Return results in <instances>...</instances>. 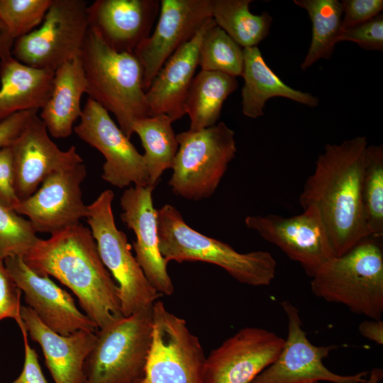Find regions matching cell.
Instances as JSON below:
<instances>
[{"instance_id":"1","label":"cell","mask_w":383,"mask_h":383,"mask_svg":"<svg viewBox=\"0 0 383 383\" xmlns=\"http://www.w3.org/2000/svg\"><path fill=\"white\" fill-rule=\"evenodd\" d=\"M367 145L364 136L326 144L299 195L303 209L313 205L319 211L335 256L370 237L362 200Z\"/></svg>"},{"instance_id":"2","label":"cell","mask_w":383,"mask_h":383,"mask_svg":"<svg viewBox=\"0 0 383 383\" xmlns=\"http://www.w3.org/2000/svg\"><path fill=\"white\" fill-rule=\"evenodd\" d=\"M23 259L38 274L52 276L71 289L98 329L123 317L118 284L102 262L90 229L81 223L39 238Z\"/></svg>"},{"instance_id":"3","label":"cell","mask_w":383,"mask_h":383,"mask_svg":"<svg viewBox=\"0 0 383 383\" xmlns=\"http://www.w3.org/2000/svg\"><path fill=\"white\" fill-rule=\"evenodd\" d=\"M79 57L87 80L86 94L111 112L118 127L131 138L133 123L148 116L140 61L133 52L112 50L90 28Z\"/></svg>"},{"instance_id":"4","label":"cell","mask_w":383,"mask_h":383,"mask_svg":"<svg viewBox=\"0 0 383 383\" xmlns=\"http://www.w3.org/2000/svg\"><path fill=\"white\" fill-rule=\"evenodd\" d=\"M157 222L160 250L167 263H211L223 269L238 282L252 287L268 286L274 279L277 262L270 252H239L228 243L191 228L171 204L157 209Z\"/></svg>"},{"instance_id":"5","label":"cell","mask_w":383,"mask_h":383,"mask_svg":"<svg viewBox=\"0 0 383 383\" xmlns=\"http://www.w3.org/2000/svg\"><path fill=\"white\" fill-rule=\"evenodd\" d=\"M382 238L367 237L346 253L323 264L311 277L313 294L343 304L356 314L381 319L383 313Z\"/></svg>"},{"instance_id":"6","label":"cell","mask_w":383,"mask_h":383,"mask_svg":"<svg viewBox=\"0 0 383 383\" xmlns=\"http://www.w3.org/2000/svg\"><path fill=\"white\" fill-rule=\"evenodd\" d=\"M152 333V306L98 329L84 362V383L143 381Z\"/></svg>"},{"instance_id":"7","label":"cell","mask_w":383,"mask_h":383,"mask_svg":"<svg viewBox=\"0 0 383 383\" xmlns=\"http://www.w3.org/2000/svg\"><path fill=\"white\" fill-rule=\"evenodd\" d=\"M114 194L103 191L87 206L86 221L104 266L116 279L124 317L152 306L161 296L145 277L131 251L126 234L115 223Z\"/></svg>"},{"instance_id":"8","label":"cell","mask_w":383,"mask_h":383,"mask_svg":"<svg viewBox=\"0 0 383 383\" xmlns=\"http://www.w3.org/2000/svg\"><path fill=\"white\" fill-rule=\"evenodd\" d=\"M179 148L169 181L172 191L189 200L211 197L237 152L235 132L223 122L177 135Z\"/></svg>"},{"instance_id":"9","label":"cell","mask_w":383,"mask_h":383,"mask_svg":"<svg viewBox=\"0 0 383 383\" xmlns=\"http://www.w3.org/2000/svg\"><path fill=\"white\" fill-rule=\"evenodd\" d=\"M87 8L84 0H52L40 26L15 40L12 56L54 72L79 57L89 28Z\"/></svg>"},{"instance_id":"10","label":"cell","mask_w":383,"mask_h":383,"mask_svg":"<svg viewBox=\"0 0 383 383\" xmlns=\"http://www.w3.org/2000/svg\"><path fill=\"white\" fill-rule=\"evenodd\" d=\"M206 358L198 337L186 321L156 301L143 383H205Z\"/></svg>"},{"instance_id":"11","label":"cell","mask_w":383,"mask_h":383,"mask_svg":"<svg viewBox=\"0 0 383 383\" xmlns=\"http://www.w3.org/2000/svg\"><path fill=\"white\" fill-rule=\"evenodd\" d=\"M74 132L104 156L102 179L120 189L150 186L145 160L109 113L89 98Z\"/></svg>"},{"instance_id":"12","label":"cell","mask_w":383,"mask_h":383,"mask_svg":"<svg viewBox=\"0 0 383 383\" xmlns=\"http://www.w3.org/2000/svg\"><path fill=\"white\" fill-rule=\"evenodd\" d=\"M281 306L287 318V336L276 360L251 383H367V372L342 375L331 372L323 360L334 345L317 346L310 342L303 329L299 310L289 301Z\"/></svg>"},{"instance_id":"13","label":"cell","mask_w":383,"mask_h":383,"mask_svg":"<svg viewBox=\"0 0 383 383\" xmlns=\"http://www.w3.org/2000/svg\"><path fill=\"white\" fill-rule=\"evenodd\" d=\"M245 224L298 262L311 278L335 256L320 212L313 205L290 217L248 216Z\"/></svg>"},{"instance_id":"14","label":"cell","mask_w":383,"mask_h":383,"mask_svg":"<svg viewBox=\"0 0 383 383\" xmlns=\"http://www.w3.org/2000/svg\"><path fill=\"white\" fill-rule=\"evenodd\" d=\"M212 0L160 1L154 31L133 52L143 67L145 91L169 57L212 18Z\"/></svg>"},{"instance_id":"15","label":"cell","mask_w":383,"mask_h":383,"mask_svg":"<svg viewBox=\"0 0 383 383\" xmlns=\"http://www.w3.org/2000/svg\"><path fill=\"white\" fill-rule=\"evenodd\" d=\"M86 176L83 162L57 171L31 196L20 201L15 211L27 217L36 233L52 235L77 225L87 214L81 189Z\"/></svg>"},{"instance_id":"16","label":"cell","mask_w":383,"mask_h":383,"mask_svg":"<svg viewBox=\"0 0 383 383\" xmlns=\"http://www.w3.org/2000/svg\"><path fill=\"white\" fill-rule=\"evenodd\" d=\"M284 339L262 328L245 327L206 358L205 383H251L277 357Z\"/></svg>"},{"instance_id":"17","label":"cell","mask_w":383,"mask_h":383,"mask_svg":"<svg viewBox=\"0 0 383 383\" xmlns=\"http://www.w3.org/2000/svg\"><path fill=\"white\" fill-rule=\"evenodd\" d=\"M10 147L14 189L20 201L31 196L52 174L83 162L74 146L67 150L57 147L38 113Z\"/></svg>"},{"instance_id":"18","label":"cell","mask_w":383,"mask_h":383,"mask_svg":"<svg viewBox=\"0 0 383 383\" xmlns=\"http://www.w3.org/2000/svg\"><path fill=\"white\" fill-rule=\"evenodd\" d=\"M11 277L24 295L25 302L54 332L63 335L80 330L96 331V325L77 307L72 296L49 277L32 270L21 256L4 261Z\"/></svg>"},{"instance_id":"19","label":"cell","mask_w":383,"mask_h":383,"mask_svg":"<svg viewBox=\"0 0 383 383\" xmlns=\"http://www.w3.org/2000/svg\"><path fill=\"white\" fill-rule=\"evenodd\" d=\"M153 189L151 186L126 189L120 199L121 219L135 234V257L145 277L159 294L170 296L174 288L160 250Z\"/></svg>"},{"instance_id":"20","label":"cell","mask_w":383,"mask_h":383,"mask_svg":"<svg viewBox=\"0 0 383 383\" xmlns=\"http://www.w3.org/2000/svg\"><path fill=\"white\" fill-rule=\"evenodd\" d=\"M159 0H96L88 6L89 26L118 52H133L150 35Z\"/></svg>"},{"instance_id":"21","label":"cell","mask_w":383,"mask_h":383,"mask_svg":"<svg viewBox=\"0 0 383 383\" xmlns=\"http://www.w3.org/2000/svg\"><path fill=\"white\" fill-rule=\"evenodd\" d=\"M210 18L189 42L165 62L145 91L148 116L167 115L172 122L185 115V99L198 67L200 45Z\"/></svg>"},{"instance_id":"22","label":"cell","mask_w":383,"mask_h":383,"mask_svg":"<svg viewBox=\"0 0 383 383\" xmlns=\"http://www.w3.org/2000/svg\"><path fill=\"white\" fill-rule=\"evenodd\" d=\"M21 315L28 335L40 345L55 383H84V362L97 331L80 330L63 335L45 326L28 306H22Z\"/></svg>"},{"instance_id":"23","label":"cell","mask_w":383,"mask_h":383,"mask_svg":"<svg viewBox=\"0 0 383 383\" xmlns=\"http://www.w3.org/2000/svg\"><path fill=\"white\" fill-rule=\"evenodd\" d=\"M55 72L26 65L12 55L0 60V123L13 114L38 111L52 92Z\"/></svg>"},{"instance_id":"24","label":"cell","mask_w":383,"mask_h":383,"mask_svg":"<svg viewBox=\"0 0 383 383\" xmlns=\"http://www.w3.org/2000/svg\"><path fill=\"white\" fill-rule=\"evenodd\" d=\"M242 112L251 118L264 115L265 103L272 97H284L314 107L318 99L285 84L267 65L257 46L243 48Z\"/></svg>"},{"instance_id":"25","label":"cell","mask_w":383,"mask_h":383,"mask_svg":"<svg viewBox=\"0 0 383 383\" xmlns=\"http://www.w3.org/2000/svg\"><path fill=\"white\" fill-rule=\"evenodd\" d=\"M85 93L87 80L79 57L55 72L51 95L39 114L52 137L65 138L72 135L74 123L82 113L81 99Z\"/></svg>"},{"instance_id":"26","label":"cell","mask_w":383,"mask_h":383,"mask_svg":"<svg viewBox=\"0 0 383 383\" xmlns=\"http://www.w3.org/2000/svg\"><path fill=\"white\" fill-rule=\"evenodd\" d=\"M238 86L235 77L200 70L192 80L184 103L185 114L190 119L189 131H199L216 125L224 101Z\"/></svg>"},{"instance_id":"27","label":"cell","mask_w":383,"mask_h":383,"mask_svg":"<svg viewBox=\"0 0 383 383\" xmlns=\"http://www.w3.org/2000/svg\"><path fill=\"white\" fill-rule=\"evenodd\" d=\"M172 121L165 114L136 120L132 126L144 148L143 155L150 184L155 187L163 172L172 169L179 143L172 126Z\"/></svg>"},{"instance_id":"28","label":"cell","mask_w":383,"mask_h":383,"mask_svg":"<svg viewBox=\"0 0 383 383\" xmlns=\"http://www.w3.org/2000/svg\"><path fill=\"white\" fill-rule=\"evenodd\" d=\"M212 18L241 48L255 47L269 34L272 17L254 14L252 0H212Z\"/></svg>"},{"instance_id":"29","label":"cell","mask_w":383,"mask_h":383,"mask_svg":"<svg viewBox=\"0 0 383 383\" xmlns=\"http://www.w3.org/2000/svg\"><path fill=\"white\" fill-rule=\"evenodd\" d=\"M311 19L312 35L306 55L301 64L306 70L321 59L330 60L342 33L343 9L338 0H294Z\"/></svg>"},{"instance_id":"30","label":"cell","mask_w":383,"mask_h":383,"mask_svg":"<svg viewBox=\"0 0 383 383\" xmlns=\"http://www.w3.org/2000/svg\"><path fill=\"white\" fill-rule=\"evenodd\" d=\"M362 200L370 237L383 236V146L367 145L362 184Z\"/></svg>"},{"instance_id":"31","label":"cell","mask_w":383,"mask_h":383,"mask_svg":"<svg viewBox=\"0 0 383 383\" xmlns=\"http://www.w3.org/2000/svg\"><path fill=\"white\" fill-rule=\"evenodd\" d=\"M201 70L242 77L243 48L235 43L215 21L206 30L199 52Z\"/></svg>"},{"instance_id":"32","label":"cell","mask_w":383,"mask_h":383,"mask_svg":"<svg viewBox=\"0 0 383 383\" xmlns=\"http://www.w3.org/2000/svg\"><path fill=\"white\" fill-rule=\"evenodd\" d=\"M52 0H0V22L15 40L40 26Z\"/></svg>"},{"instance_id":"33","label":"cell","mask_w":383,"mask_h":383,"mask_svg":"<svg viewBox=\"0 0 383 383\" xmlns=\"http://www.w3.org/2000/svg\"><path fill=\"white\" fill-rule=\"evenodd\" d=\"M38 239L28 219L0 204V261L12 256L24 257Z\"/></svg>"},{"instance_id":"34","label":"cell","mask_w":383,"mask_h":383,"mask_svg":"<svg viewBox=\"0 0 383 383\" xmlns=\"http://www.w3.org/2000/svg\"><path fill=\"white\" fill-rule=\"evenodd\" d=\"M350 41L367 50H383V15L343 31L339 42Z\"/></svg>"},{"instance_id":"35","label":"cell","mask_w":383,"mask_h":383,"mask_svg":"<svg viewBox=\"0 0 383 383\" xmlns=\"http://www.w3.org/2000/svg\"><path fill=\"white\" fill-rule=\"evenodd\" d=\"M22 292L0 261V321L12 318L16 323L22 320L21 297Z\"/></svg>"},{"instance_id":"36","label":"cell","mask_w":383,"mask_h":383,"mask_svg":"<svg viewBox=\"0 0 383 383\" xmlns=\"http://www.w3.org/2000/svg\"><path fill=\"white\" fill-rule=\"evenodd\" d=\"M342 32L364 23L383 10L382 0H343Z\"/></svg>"},{"instance_id":"37","label":"cell","mask_w":383,"mask_h":383,"mask_svg":"<svg viewBox=\"0 0 383 383\" xmlns=\"http://www.w3.org/2000/svg\"><path fill=\"white\" fill-rule=\"evenodd\" d=\"M20 203L14 189V172L10 146L0 148V204L13 209Z\"/></svg>"},{"instance_id":"38","label":"cell","mask_w":383,"mask_h":383,"mask_svg":"<svg viewBox=\"0 0 383 383\" xmlns=\"http://www.w3.org/2000/svg\"><path fill=\"white\" fill-rule=\"evenodd\" d=\"M23 336L24 363L21 373L10 383H48L42 370L35 350L30 346L28 333L23 320L17 323Z\"/></svg>"},{"instance_id":"39","label":"cell","mask_w":383,"mask_h":383,"mask_svg":"<svg viewBox=\"0 0 383 383\" xmlns=\"http://www.w3.org/2000/svg\"><path fill=\"white\" fill-rule=\"evenodd\" d=\"M37 111H20L0 123V148L10 146Z\"/></svg>"},{"instance_id":"40","label":"cell","mask_w":383,"mask_h":383,"mask_svg":"<svg viewBox=\"0 0 383 383\" xmlns=\"http://www.w3.org/2000/svg\"><path fill=\"white\" fill-rule=\"evenodd\" d=\"M358 329L362 336L382 345L383 321L381 319L365 320L361 322Z\"/></svg>"},{"instance_id":"41","label":"cell","mask_w":383,"mask_h":383,"mask_svg":"<svg viewBox=\"0 0 383 383\" xmlns=\"http://www.w3.org/2000/svg\"><path fill=\"white\" fill-rule=\"evenodd\" d=\"M14 41L0 22V60L11 54Z\"/></svg>"},{"instance_id":"42","label":"cell","mask_w":383,"mask_h":383,"mask_svg":"<svg viewBox=\"0 0 383 383\" xmlns=\"http://www.w3.org/2000/svg\"><path fill=\"white\" fill-rule=\"evenodd\" d=\"M382 377V370L380 369H374L370 373V377L367 383H377ZM308 383H320L319 382H313Z\"/></svg>"},{"instance_id":"43","label":"cell","mask_w":383,"mask_h":383,"mask_svg":"<svg viewBox=\"0 0 383 383\" xmlns=\"http://www.w3.org/2000/svg\"><path fill=\"white\" fill-rule=\"evenodd\" d=\"M137 383H143V381H140V382H137Z\"/></svg>"},{"instance_id":"44","label":"cell","mask_w":383,"mask_h":383,"mask_svg":"<svg viewBox=\"0 0 383 383\" xmlns=\"http://www.w3.org/2000/svg\"><path fill=\"white\" fill-rule=\"evenodd\" d=\"M0 383H1V382H0Z\"/></svg>"}]
</instances>
